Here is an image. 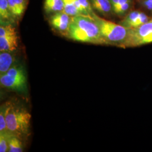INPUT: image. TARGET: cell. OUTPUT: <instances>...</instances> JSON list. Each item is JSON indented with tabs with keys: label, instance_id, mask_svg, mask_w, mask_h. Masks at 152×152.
I'll return each instance as SVG.
<instances>
[{
	"label": "cell",
	"instance_id": "2e32d148",
	"mask_svg": "<svg viewBox=\"0 0 152 152\" xmlns=\"http://www.w3.org/2000/svg\"><path fill=\"white\" fill-rule=\"evenodd\" d=\"M8 103L3 104L1 106L0 110V133L8 132L6 126V114Z\"/></svg>",
	"mask_w": 152,
	"mask_h": 152
},
{
	"label": "cell",
	"instance_id": "30bf717a",
	"mask_svg": "<svg viewBox=\"0 0 152 152\" xmlns=\"http://www.w3.org/2000/svg\"><path fill=\"white\" fill-rule=\"evenodd\" d=\"M92 9L104 16L110 15L113 10L110 0H89Z\"/></svg>",
	"mask_w": 152,
	"mask_h": 152
},
{
	"label": "cell",
	"instance_id": "e0dca14e",
	"mask_svg": "<svg viewBox=\"0 0 152 152\" xmlns=\"http://www.w3.org/2000/svg\"><path fill=\"white\" fill-rule=\"evenodd\" d=\"M11 136L9 132L0 133V152H9V142Z\"/></svg>",
	"mask_w": 152,
	"mask_h": 152
},
{
	"label": "cell",
	"instance_id": "8992f818",
	"mask_svg": "<svg viewBox=\"0 0 152 152\" xmlns=\"http://www.w3.org/2000/svg\"><path fill=\"white\" fill-rule=\"evenodd\" d=\"M18 47V36L16 28L11 24H1L0 27V51L13 52Z\"/></svg>",
	"mask_w": 152,
	"mask_h": 152
},
{
	"label": "cell",
	"instance_id": "7a4b0ae2",
	"mask_svg": "<svg viewBox=\"0 0 152 152\" xmlns=\"http://www.w3.org/2000/svg\"><path fill=\"white\" fill-rule=\"evenodd\" d=\"M31 117L26 109L8 103L6 114L8 132L21 140L25 139L29 135Z\"/></svg>",
	"mask_w": 152,
	"mask_h": 152
},
{
	"label": "cell",
	"instance_id": "6da1fadb",
	"mask_svg": "<svg viewBox=\"0 0 152 152\" xmlns=\"http://www.w3.org/2000/svg\"><path fill=\"white\" fill-rule=\"evenodd\" d=\"M66 37L81 42L104 45L98 24L90 15L72 16Z\"/></svg>",
	"mask_w": 152,
	"mask_h": 152
},
{
	"label": "cell",
	"instance_id": "5bb4252c",
	"mask_svg": "<svg viewBox=\"0 0 152 152\" xmlns=\"http://www.w3.org/2000/svg\"><path fill=\"white\" fill-rule=\"evenodd\" d=\"M23 147L22 140L19 137L11 135L9 142V152H22Z\"/></svg>",
	"mask_w": 152,
	"mask_h": 152
},
{
	"label": "cell",
	"instance_id": "44dd1931",
	"mask_svg": "<svg viewBox=\"0 0 152 152\" xmlns=\"http://www.w3.org/2000/svg\"></svg>",
	"mask_w": 152,
	"mask_h": 152
},
{
	"label": "cell",
	"instance_id": "277c9868",
	"mask_svg": "<svg viewBox=\"0 0 152 152\" xmlns=\"http://www.w3.org/2000/svg\"><path fill=\"white\" fill-rule=\"evenodd\" d=\"M1 85L6 88L19 92L27 90V79L24 69L15 64L6 73L0 76Z\"/></svg>",
	"mask_w": 152,
	"mask_h": 152
},
{
	"label": "cell",
	"instance_id": "ffe728a7",
	"mask_svg": "<svg viewBox=\"0 0 152 152\" xmlns=\"http://www.w3.org/2000/svg\"><path fill=\"white\" fill-rule=\"evenodd\" d=\"M139 2L143 7L152 11V0H139Z\"/></svg>",
	"mask_w": 152,
	"mask_h": 152
},
{
	"label": "cell",
	"instance_id": "9a60e30c",
	"mask_svg": "<svg viewBox=\"0 0 152 152\" xmlns=\"http://www.w3.org/2000/svg\"><path fill=\"white\" fill-rule=\"evenodd\" d=\"M64 9L63 11L69 16H74L81 15L80 12L76 7L74 0H63Z\"/></svg>",
	"mask_w": 152,
	"mask_h": 152
},
{
	"label": "cell",
	"instance_id": "52a82bcc",
	"mask_svg": "<svg viewBox=\"0 0 152 152\" xmlns=\"http://www.w3.org/2000/svg\"><path fill=\"white\" fill-rule=\"evenodd\" d=\"M72 16L63 11L54 13L49 18V23L52 28L58 32L66 37L70 26Z\"/></svg>",
	"mask_w": 152,
	"mask_h": 152
},
{
	"label": "cell",
	"instance_id": "ac0fdd59",
	"mask_svg": "<svg viewBox=\"0 0 152 152\" xmlns=\"http://www.w3.org/2000/svg\"><path fill=\"white\" fill-rule=\"evenodd\" d=\"M132 1L128 2L125 4L120 6L117 8H116L115 10H114L113 12L119 16L124 15L129 10V9H130L132 6Z\"/></svg>",
	"mask_w": 152,
	"mask_h": 152
},
{
	"label": "cell",
	"instance_id": "4fadbf2b",
	"mask_svg": "<svg viewBox=\"0 0 152 152\" xmlns=\"http://www.w3.org/2000/svg\"><path fill=\"white\" fill-rule=\"evenodd\" d=\"M44 9L47 13L54 14L63 11V0H45Z\"/></svg>",
	"mask_w": 152,
	"mask_h": 152
},
{
	"label": "cell",
	"instance_id": "5b68a950",
	"mask_svg": "<svg viewBox=\"0 0 152 152\" xmlns=\"http://www.w3.org/2000/svg\"><path fill=\"white\" fill-rule=\"evenodd\" d=\"M125 48L136 47L152 42V20L135 28H129Z\"/></svg>",
	"mask_w": 152,
	"mask_h": 152
},
{
	"label": "cell",
	"instance_id": "ba28073f",
	"mask_svg": "<svg viewBox=\"0 0 152 152\" xmlns=\"http://www.w3.org/2000/svg\"><path fill=\"white\" fill-rule=\"evenodd\" d=\"M150 18L145 13L134 10L130 12L120 22V25L127 28H135L149 22Z\"/></svg>",
	"mask_w": 152,
	"mask_h": 152
},
{
	"label": "cell",
	"instance_id": "9c48e42d",
	"mask_svg": "<svg viewBox=\"0 0 152 152\" xmlns=\"http://www.w3.org/2000/svg\"><path fill=\"white\" fill-rule=\"evenodd\" d=\"M28 0H7L9 10L14 19H20L26 9Z\"/></svg>",
	"mask_w": 152,
	"mask_h": 152
},
{
	"label": "cell",
	"instance_id": "3957f363",
	"mask_svg": "<svg viewBox=\"0 0 152 152\" xmlns=\"http://www.w3.org/2000/svg\"><path fill=\"white\" fill-rule=\"evenodd\" d=\"M91 16L98 24L104 45L125 48L129 33V28L103 19L95 12Z\"/></svg>",
	"mask_w": 152,
	"mask_h": 152
},
{
	"label": "cell",
	"instance_id": "7c38bea8",
	"mask_svg": "<svg viewBox=\"0 0 152 152\" xmlns=\"http://www.w3.org/2000/svg\"><path fill=\"white\" fill-rule=\"evenodd\" d=\"M0 18L1 23L7 24V22H13L14 19L9 8L7 0H0Z\"/></svg>",
	"mask_w": 152,
	"mask_h": 152
},
{
	"label": "cell",
	"instance_id": "d6986e66",
	"mask_svg": "<svg viewBox=\"0 0 152 152\" xmlns=\"http://www.w3.org/2000/svg\"><path fill=\"white\" fill-rule=\"evenodd\" d=\"M78 1L82 6L88 13V14L91 16V15L93 13H94V12L93 11V9L90 4V1L89 0H78Z\"/></svg>",
	"mask_w": 152,
	"mask_h": 152
},
{
	"label": "cell",
	"instance_id": "8fae6325",
	"mask_svg": "<svg viewBox=\"0 0 152 152\" xmlns=\"http://www.w3.org/2000/svg\"><path fill=\"white\" fill-rule=\"evenodd\" d=\"M15 58L11 52L2 51L0 53V76L6 73L13 65H15Z\"/></svg>",
	"mask_w": 152,
	"mask_h": 152
}]
</instances>
